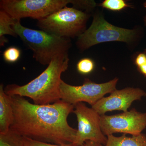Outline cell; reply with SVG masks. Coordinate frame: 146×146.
Here are the masks:
<instances>
[{
  "mask_svg": "<svg viewBox=\"0 0 146 146\" xmlns=\"http://www.w3.org/2000/svg\"><path fill=\"white\" fill-rule=\"evenodd\" d=\"M12 28L17 36L33 52V57L43 65H48L54 58L68 53L70 39L59 37L44 31L26 27L18 19Z\"/></svg>",
  "mask_w": 146,
  "mask_h": 146,
  "instance_id": "3",
  "label": "cell"
},
{
  "mask_svg": "<svg viewBox=\"0 0 146 146\" xmlns=\"http://www.w3.org/2000/svg\"><path fill=\"white\" fill-rule=\"evenodd\" d=\"M137 31L115 26L105 20L100 13L94 14L89 28L78 37L76 45L81 51L94 45L110 42H121L132 44L137 37Z\"/></svg>",
  "mask_w": 146,
  "mask_h": 146,
  "instance_id": "5",
  "label": "cell"
},
{
  "mask_svg": "<svg viewBox=\"0 0 146 146\" xmlns=\"http://www.w3.org/2000/svg\"><path fill=\"white\" fill-rule=\"evenodd\" d=\"M135 63L137 67L146 63V50L137 56L135 58Z\"/></svg>",
  "mask_w": 146,
  "mask_h": 146,
  "instance_id": "20",
  "label": "cell"
},
{
  "mask_svg": "<svg viewBox=\"0 0 146 146\" xmlns=\"http://www.w3.org/2000/svg\"><path fill=\"white\" fill-rule=\"evenodd\" d=\"M137 68L139 72L145 77H146V63Z\"/></svg>",
  "mask_w": 146,
  "mask_h": 146,
  "instance_id": "22",
  "label": "cell"
},
{
  "mask_svg": "<svg viewBox=\"0 0 146 146\" xmlns=\"http://www.w3.org/2000/svg\"><path fill=\"white\" fill-rule=\"evenodd\" d=\"M83 146H104L102 144L96 143L94 141H87L84 144Z\"/></svg>",
  "mask_w": 146,
  "mask_h": 146,
  "instance_id": "21",
  "label": "cell"
},
{
  "mask_svg": "<svg viewBox=\"0 0 146 146\" xmlns=\"http://www.w3.org/2000/svg\"><path fill=\"white\" fill-rule=\"evenodd\" d=\"M144 22H145V25L146 26V14L144 18Z\"/></svg>",
  "mask_w": 146,
  "mask_h": 146,
  "instance_id": "23",
  "label": "cell"
},
{
  "mask_svg": "<svg viewBox=\"0 0 146 146\" xmlns=\"http://www.w3.org/2000/svg\"><path fill=\"white\" fill-rule=\"evenodd\" d=\"M74 113L78 122V128L73 146H83L85 142L91 141L105 145L107 137L102 131L100 125V115L83 102L74 105Z\"/></svg>",
  "mask_w": 146,
  "mask_h": 146,
  "instance_id": "8",
  "label": "cell"
},
{
  "mask_svg": "<svg viewBox=\"0 0 146 146\" xmlns=\"http://www.w3.org/2000/svg\"><path fill=\"white\" fill-rule=\"evenodd\" d=\"M72 4L74 8L80 10L83 9L88 13L93 10L96 6L95 1L89 0H72Z\"/></svg>",
  "mask_w": 146,
  "mask_h": 146,
  "instance_id": "18",
  "label": "cell"
},
{
  "mask_svg": "<svg viewBox=\"0 0 146 146\" xmlns=\"http://www.w3.org/2000/svg\"><path fill=\"white\" fill-rule=\"evenodd\" d=\"M21 54V51L19 48L15 46H10L4 51L3 56L6 62L14 63L19 60Z\"/></svg>",
  "mask_w": 146,
  "mask_h": 146,
  "instance_id": "17",
  "label": "cell"
},
{
  "mask_svg": "<svg viewBox=\"0 0 146 146\" xmlns=\"http://www.w3.org/2000/svg\"><path fill=\"white\" fill-rule=\"evenodd\" d=\"M0 146H24V137L10 128L7 133H0Z\"/></svg>",
  "mask_w": 146,
  "mask_h": 146,
  "instance_id": "14",
  "label": "cell"
},
{
  "mask_svg": "<svg viewBox=\"0 0 146 146\" xmlns=\"http://www.w3.org/2000/svg\"><path fill=\"white\" fill-rule=\"evenodd\" d=\"M99 6L113 11H119L129 7L124 0H105Z\"/></svg>",
  "mask_w": 146,
  "mask_h": 146,
  "instance_id": "15",
  "label": "cell"
},
{
  "mask_svg": "<svg viewBox=\"0 0 146 146\" xmlns=\"http://www.w3.org/2000/svg\"><path fill=\"white\" fill-rule=\"evenodd\" d=\"M100 125L105 136L115 133L137 135L146 127V113L135 108L117 115H100Z\"/></svg>",
  "mask_w": 146,
  "mask_h": 146,
  "instance_id": "9",
  "label": "cell"
},
{
  "mask_svg": "<svg viewBox=\"0 0 146 146\" xmlns=\"http://www.w3.org/2000/svg\"><path fill=\"white\" fill-rule=\"evenodd\" d=\"M143 5L144 7H145L146 8V1L145 2V3H144Z\"/></svg>",
  "mask_w": 146,
  "mask_h": 146,
  "instance_id": "24",
  "label": "cell"
},
{
  "mask_svg": "<svg viewBox=\"0 0 146 146\" xmlns=\"http://www.w3.org/2000/svg\"><path fill=\"white\" fill-rule=\"evenodd\" d=\"M10 96L14 118L10 128L24 137L45 143L58 145L74 143L77 130L69 125L68 117L74 106L62 100L36 104L24 97Z\"/></svg>",
  "mask_w": 146,
  "mask_h": 146,
  "instance_id": "1",
  "label": "cell"
},
{
  "mask_svg": "<svg viewBox=\"0 0 146 146\" xmlns=\"http://www.w3.org/2000/svg\"><path fill=\"white\" fill-rule=\"evenodd\" d=\"M72 3V0H1L0 8L16 19L30 18L38 21Z\"/></svg>",
  "mask_w": 146,
  "mask_h": 146,
  "instance_id": "6",
  "label": "cell"
},
{
  "mask_svg": "<svg viewBox=\"0 0 146 146\" xmlns=\"http://www.w3.org/2000/svg\"><path fill=\"white\" fill-rule=\"evenodd\" d=\"M104 146H146V135L143 133L131 137H128L125 134L119 137L109 135Z\"/></svg>",
  "mask_w": 146,
  "mask_h": 146,
  "instance_id": "12",
  "label": "cell"
},
{
  "mask_svg": "<svg viewBox=\"0 0 146 146\" xmlns=\"http://www.w3.org/2000/svg\"><path fill=\"white\" fill-rule=\"evenodd\" d=\"M119 79L117 78L105 83L98 84L85 79L80 86H72L62 80L60 86V100L74 106L80 102L94 105L105 95L116 89Z\"/></svg>",
  "mask_w": 146,
  "mask_h": 146,
  "instance_id": "7",
  "label": "cell"
},
{
  "mask_svg": "<svg viewBox=\"0 0 146 146\" xmlns=\"http://www.w3.org/2000/svg\"><path fill=\"white\" fill-rule=\"evenodd\" d=\"M90 14L74 7L66 6L37 21L41 30L59 37H78L86 30Z\"/></svg>",
  "mask_w": 146,
  "mask_h": 146,
  "instance_id": "4",
  "label": "cell"
},
{
  "mask_svg": "<svg viewBox=\"0 0 146 146\" xmlns=\"http://www.w3.org/2000/svg\"><path fill=\"white\" fill-rule=\"evenodd\" d=\"M77 71L80 74L83 75L88 74L94 71L95 63L94 60L88 58L80 59L76 65Z\"/></svg>",
  "mask_w": 146,
  "mask_h": 146,
  "instance_id": "16",
  "label": "cell"
},
{
  "mask_svg": "<svg viewBox=\"0 0 146 146\" xmlns=\"http://www.w3.org/2000/svg\"><path fill=\"white\" fill-rule=\"evenodd\" d=\"M146 96V92L139 88L127 87L112 91L109 96L103 97L91 106L100 115L106 112L119 110L125 112L135 101Z\"/></svg>",
  "mask_w": 146,
  "mask_h": 146,
  "instance_id": "10",
  "label": "cell"
},
{
  "mask_svg": "<svg viewBox=\"0 0 146 146\" xmlns=\"http://www.w3.org/2000/svg\"><path fill=\"white\" fill-rule=\"evenodd\" d=\"M24 146H73L72 144L56 145L45 143L24 137Z\"/></svg>",
  "mask_w": 146,
  "mask_h": 146,
  "instance_id": "19",
  "label": "cell"
},
{
  "mask_svg": "<svg viewBox=\"0 0 146 146\" xmlns=\"http://www.w3.org/2000/svg\"><path fill=\"white\" fill-rule=\"evenodd\" d=\"M11 98L6 94L3 85H0V133H7L13 121Z\"/></svg>",
  "mask_w": 146,
  "mask_h": 146,
  "instance_id": "11",
  "label": "cell"
},
{
  "mask_svg": "<svg viewBox=\"0 0 146 146\" xmlns=\"http://www.w3.org/2000/svg\"><path fill=\"white\" fill-rule=\"evenodd\" d=\"M69 61L68 53L59 55L34 79L23 86L8 85L4 91L8 96L28 97L36 104H51L61 100V76L68 70Z\"/></svg>",
  "mask_w": 146,
  "mask_h": 146,
  "instance_id": "2",
  "label": "cell"
},
{
  "mask_svg": "<svg viewBox=\"0 0 146 146\" xmlns=\"http://www.w3.org/2000/svg\"><path fill=\"white\" fill-rule=\"evenodd\" d=\"M18 19L12 18L4 11L0 10V38L4 37L5 35L17 37V35L12 28V25Z\"/></svg>",
  "mask_w": 146,
  "mask_h": 146,
  "instance_id": "13",
  "label": "cell"
}]
</instances>
